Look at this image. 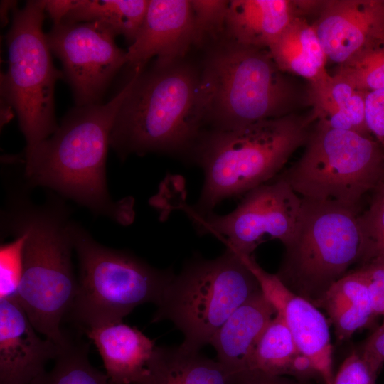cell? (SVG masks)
<instances>
[{
    "label": "cell",
    "mask_w": 384,
    "mask_h": 384,
    "mask_svg": "<svg viewBox=\"0 0 384 384\" xmlns=\"http://www.w3.org/2000/svg\"><path fill=\"white\" fill-rule=\"evenodd\" d=\"M138 73L105 104L75 106L54 133L24 153L23 174L32 188L42 186L122 225L134 219L133 201H114L108 191L106 159L119 110Z\"/></svg>",
    "instance_id": "6da1fadb"
},
{
    "label": "cell",
    "mask_w": 384,
    "mask_h": 384,
    "mask_svg": "<svg viewBox=\"0 0 384 384\" xmlns=\"http://www.w3.org/2000/svg\"><path fill=\"white\" fill-rule=\"evenodd\" d=\"M29 188L21 183L8 189L1 215L4 233L25 236L18 302L37 332L64 347L70 338L61 324L72 309L78 289L71 220L60 201L32 202L26 193Z\"/></svg>",
    "instance_id": "7a4b0ae2"
},
{
    "label": "cell",
    "mask_w": 384,
    "mask_h": 384,
    "mask_svg": "<svg viewBox=\"0 0 384 384\" xmlns=\"http://www.w3.org/2000/svg\"><path fill=\"white\" fill-rule=\"evenodd\" d=\"M315 121L294 113L228 131H205L193 156L204 181L197 203L185 212L212 213L225 199L244 196L277 176L308 139Z\"/></svg>",
    "instance_id": "3957f363"
},
{
    "label": "cell",
    "mask_w": 384,
    "mask_h": 384,
    "mask_svg": "<svg viewBox=\"0 0 384 384\" xmlns=\"http://www.w3.org/2000/svg\"><path fill=\"white\" fill-rule=\"evenodd\" d=\"M201 73L181 60L139 73L114 120L110 146L130 154L191 151L203 131Z\"/></svg>",
    "instance_id": "277c9868"
},
{
    "label": "cell",
    "mask_w": 384,
    "mask_h": 384,
    "mask_svg": "<svg viewBox=\"0 0 384 384\" xmlns=\"http://www.w3.org/2000/svg\"><path fill=\"white\" fill-rule=\"evenodd\" d=\"M287 75L267 48L220 43L201 73L203 127L228 131L294 113L306 94Z\"/></svg>",
    "instance_id": "5b68a950"
},
{
    "label": "cell",
    "mask_w": 384,
    "mask_h": 384,
    "mask_svg": "<svg viewBox=\"0 0 384 384\" xmlns=\"http://www.w3.org/2000/svg\"><path fill=\"white\" fill-rule=\"evenodd\" d=\"M284 248L276 275L318 308L331 287L366 260L360 213L334 202L302 198L297 228Z\"/></svg>",
    "instance_id": "8992f818"
},
{
    "label": "cell",
    "mask_w": 384,
    "mask_h": 384,
    "mask_svg": "<svg viewBox=\"0 0 384 384\" xmlns=\"http://www.w3.org/2000/svg\"><path fill=\"white\" fill-rule=\"evenodd\" d=\"M260 290L241 257L226 248L215 259L188 262L174 274L151 322L171 321L183 336L181 348L199 352L230 314Z\"/></svg>",
    "instance_id": "52a82bcc"
},
{
    "label": "cell",
    "mask_w": 384,
    "mask_h": 384,
    "mask_svg": "<svg viewBox=\"0 0 384 384\" xmlns=\"http://www.w3.org/2000/svg\"><path fill=\"white\" fill-rule=\"evenodd\" d=\"M79 262L77 293L69 316L83 330L122 322L137 306L159 302L174 274L127 252L107 247L71 220Z\"/></svg>",
    "instance_id": "ba28073f"
},
{
    "label": "cell",
    "mask_w": 384,
    "mask_h": 384,
    "mask_svg": "<svg viewBox=\"0 0 384 384\" xmlns=\"http://www.w3.org/2000/svg\"><path fill=\"white\" fill-rule=\"evenodd\" d=\"M304 151L279 175L303 199L358 209L384 180V149L372 136L316 122Z\"/></svg>",
    "instance_id": "9c48e42d"
},
{
    "label": "cell",
    "mask_w": 384,
    "mask_h": 384,
    "mask_svg": "<svg viewBox=\"0 0 384 384\" xmlns=\"http://www.w3.org/2000/svg\"><path fill=\"white\" fill-rule=\"evenodd\" d=\"M44 0H30L12 12L6 36L8 68L1 77V100L16 113L26 142L25 152L46 140L58 128L54 88L64 73L53 64L43 31Z\"/></svg>",
    "instance_id": "30bf717a"
},
{
    "label": "cell",
    "mask_w": 384,
    "mask_h": 384,
    "mask_svg": "<svg viewBox=\"0 0 384 384\" xmlns=\"http://www.w3.org/2000/svg\"><path fill=\"white\" fill-rule=\"evenodd\" d=\"M302 208V198L279 174L244 195L230 213H186L201 234L218 237L226 248L241 255H252L265 238L284 246L292 240Z\"/></svg>",
    "instance_id": "8fae6325"
},
{
    "label": "cell",
    "mask_w": 384,
    "mask_h": 384,
    "mask_svg": "<svg viewBox=\"0 0 384 384\" xmlns=\"http://www.w3.org/2000/svg\"><path fill=\"white\" fill-rule=\"evenodd\" d=\"M46 34L49 48L62 62L76 106L100 103L113 78L127 64V52L115 33L97 21L61 22Z\"/></svg>",
    "instance_id": "7c38bea8"
},
{
    "label": "cell",
    "mask_w": 384,
    "mask_h": 384,
    "mask_svg": "<svg viewBox=\"0 0 384 384\" xmlns=\"http://www.w3.org/2000/svg\"><path fill=\"white\" fill-rule=\"evenodd\" d=\"M257 278L265 297L284 320L302 353L314 364L325 384L334 379L333 346L327 317L310 302L294 294L276 274L265 271L252 255H239Z\"/></svg>",
    "instance_id": "4fadbf2b"
},
{
    "label": "cell",
    "mask_w": 384,
    "mask_h": 384,
    "mask_svg": "<svg viewBox=\"0 0 384 384\" xmlns=\"http://www.w3.org/2000/svg\"><path fill=\"white\" fill-rule=\"evenodd\" d=\"M312 25L327 60L343 65L384 39V0H323Z\"/></svg>",
    "instance_id": "5bb4252c"
},
{
    "label": "cell",
    "mask_w": 384,
    "mask_h": 384,
    "mask_svg": "<svg viewBox=\"0 0 384 384\" xmlns=\"http://www.w3.org/2000/svg\"><path fill=\"white\" fill-rule=\"evenodd\" d=\"M193 44L191 1L151 0L139 33L127 52V65L144 70L156 57L155 65L165 66L181 60Z\"/></svg>",
    "instance_id": "9a60e30c"
},
{
    "label": "cell",
    "mask_w": 384,
    "mask_h": 384,
    "mask_svg": "<svg viewBox=\"0 0 384 384\" xmlns=\"http://www.w3.org/2000/svg\"><path fill=\"white\" fill-rule=\"evenodd\" d=\"M59 350L37 334L17 301L0 299V384H32Z\"/></svg>",
    "instance_id": "2e32d148"
},
{
    "label": "cell",
    "mask_w": 384,
    "mask_h": 384,
    "mask_svg": "<svg viewBox=\"0 0 384 384\" xmlns=\"http://www.w3.org/2000/svg\"><path fill=\"white\" fill-rule=\"evenodd\" d=\"M276 315L272 304L259 291L225 320L210 340L217 361L235 378L250 370L255 346L265 329Z\"/></svg>",
    "instance_id": "e0dca14e"
},
{
    "label": "cell",
    "mask_w": 384,
    "mask_h": 384,
    "mask_svg": "<svg viewBox=\"0 0 384 384\" xmlns=\"http://www.w3.org/2000/svg\"><path fill=\"white\" fill-rule=\"evenodd\" d=\"M95 345L112 384H142L149 373L154 341L122 322L84 330Z\"/></svg>",
    "instance_id": "ac0fdd59"
},
{
    "label": "cell",
    "mask_w": 384,
    "mask_h": 384,
    "mask_svg": "<svg viewBox=\"0 0 384 384\" xmlns=\"http://www.w3.org/2000/svg\"><path fill=\"white\" fill-rule=\"evenodd\" d=\"M297 17H303L297 0H232L225 32L238 43L268 48Z\"/></svg>",
    "instance_id": "d6986e66"
},
{
    "label": "cell",
    "mask_w": 384,
    "mask_h": 384,
    "mask_svg": "<svg viewBox=\"0 0 384 384\" xmlns=\"http://www.w3.org/2000/svg\"><path fill=\"white\" fill-rule=\"evenodd\" d=\"M368 92L335 72L325 79L309 84L306 103L311 107L310 112L315 123L372 136L365 117Z\"/></svg>",
    "instance_id": "ffe728a7"
},
{
    "label": "cell",
    "mask_w": 384,
    "mask_h": 384,
    "mask_svg": "<svg viewBox=\"0 0 384 384\" xmlns=\"http://www.w3.org/2000/svg\"><path fill=\"white\" fill-rule=\"evenodd\" d=\"M267 49L282 71L304 78L309 84L329 75L326 55L313 25L305 17L293 19Z\"/></svg>",
    "instance_id": "44dd1931"
},
{
    "label": "cell",
    "mask_w": 384,
    "mask_h": 384,
    "mask_svg": "<svg viewBox=\"0 0 384 384\" xmlns=\"http://www.w3.org/2000/svg\"><path fill=\"white\" fill-rule=\"evenodd\" d=\"M324 310L338 342L348 341L358 329L368 327L374 315L362 270H350L327 291L318 306Z\"/></svg>",
    "instance_id": "7402d4cb"
},
{
    "label": "cell",
    "mask_w": 384,
    "mask_h": 384,
    "mask_svg": "<svg viewBox=\"0 0 384 384\" xmlns=\"http://www.w3.org/2000/svg\"><path fill=\"white\" fill-rule=\"evenodd\" d=\"M149 373L142 384H233L216 360L181 346H156Z\"/></svg>",
    "instance_id": "603a6c76"
},
{
    "label": "cell",
    "mask_w": 384,
    "mask_h": 384,
    "mask_svg": "<svg viewBox=\"0 0 384 384\" xmlns=\"http://www.w3.org/2000/svg\"><path fill=\"white\" fill-rule=\"evenodd\" d=\"M150 0H78L62 22L97 21L131 44L142 25Z\"/></svg>",
    "instance_id": "cb8c5ba5"
},
{
    "label": "cell",
    "mask_w": 384,
    "mask_h": 384,
    "mask_svg": "<svg viewBox=\"0 0 384 384\" xmlns=\"http://www.w3.org/2000/svg\"><path fill=\"white\" fill-rule=\"evenodd\" d=\"M300 353L284 319L276 314L255 346L250 370L289 376L292 364Z\"/></svg>",
    "instance_id": "d4e9b609"
},
{
    "label": "cell",
    "mask_w": 384,
    "mask_h": 384,
    "mask_svg": "<svg viewBox=\"0 0 384 384\" xmlns=\"http://www.w3.org/2000/svg\"><path fill=\"white\" fill-rule=\"evenodd\" d=\"M54 366L32 384H112L105 373L95 368L89 359V346L73 341L60 347Z\"/></svg>",
    "instance_id": "484cf974"
},
{
    "label": "cell",
    "mask_w": 384,
    "mask_h": 384,
    "mask_svg": "<svg viewBox=\"0 0 384 384\" xmlns=\"http://www.w3.org/2000/svg\"><path fill=\"white\" fill-rule=\"evenodd\" d=\"M336 72L343 75L357 88L371 92L384 89V39L358 53Z\"/></svg>",
    "instance_id": "4316f807"
},
{
    "label": "cell",
    "mask_w": 384,
    "mask_h": 384,
    "mask_svg": "<svg viewBox=\"0 0 384 384\" xmlns=\"http://www.w3.org/2000/svg\"><path fill=\"white\" fill-rule=\"evenodd\" d=\"M229 1L191 0L193 20V43L201 44L217 39L225 31Z\"/></svg>",
    "instance_id": "83f0119b"
},
{
    "label": "cell",
    "mask_w": 384,
    "mask_h": 384,
    "mask_svg": "<svg viewBox=\"0 0 384 384\" xmlns=\"http://www.w3.org/2000/svg\"><path fill=\"white\" fill-rule=\"evenodd\" d=\"M14 239L0 247V299L18 302V289L23 270L25 236L14 235Z\"/></svg>",
    "instance_id": "f1b7e54d"
},
{
    "label": "cell",
    "mask_w": 384,
    "mask_h": 384,
    "mask_svg": "<svg viewBox=\"0 0 384 384\" xmlns=\"http://www.w3.org/2000/svg\"><path fill=\"white\" fill-rule=\"evenodd\" d=\"M360 219L366 242V262L384 254V202L373 197L369 208L360 214Z\"/></svg>",
    "instance_id": "f546056e"
},
{
    "label": "cell",
    "mask_w": 384,
    "mask_h": 384,
    "mask_svg": "<svg viewBox=\"0 0 384 384\" xmlns=\"http://www.w3.org/2000/svg\"><path fill=\"white\" fill-rule=\"evenodd\" d=\"M368 286L372 309L375 317L384 315V254L361 264Z\"/></svg>",
    "instance_id": "4dcf8cb0"
},
{
    "label": "cell",
    "mask_w": 384,
    "mask_h": 384,
    "mask_svg": "<svg viewBox=\"0 0 384 384\" xmlns=\"http://www.w3.org/2000/svg\"><path fill=\"white\" fill-rule=\"evenodd\" d=\"M376 376L360 353L353 351L343 361L331 384H375Z\"/></svg>",
    "instance_id": "1f68e13d"
},
{
    "label": "cell",
    "mask_w": 384,
    "mask_h": 384,
    "mask_svg": "<svg viewBox=\"0 0 384 384\" xmlns=\"http://www.w3.org/2000/svg\"><path fill=\"white\" fill-rule=\"evenodd\" d=\"M365 117L370 134L384 149V89L368 92Z\"/></svg>",
    "instance_id": "d6a6232c"
},
{
    "label": "cell",
    "mask_w": 384,
    "mask_h": 384,
    "mask_svg": "<svg viewBox=\"0 0 384 384\" xmlns=\"http://www.w3.org/2000/svg\"><path fill=\"white\" fill-rule=\"evenodd\" d=\"M359 353L370 370L377 375L384 363V321L367 338Z\"/></svg>",
    "instance_id": "836d02e7"
},
{
    "label": "cell",
    "mask_w": 384,
    "mask_h": 384,
    "mask_svg": "<svg viewBox=\"0 0 384 384\" xmlns=\"http://www.w3.org/2000/svg\"><path fill=\"white\" fill-rule=\"evenodd\" d=\"M233 384H306L286 375H274L250 370L233 378Z\"/></svg>",
    "instance_id": "e575fe53"
},
{
    "label": "cell",
    "mask_w": 384,
    "mask_h": 384,
    "mask_svg": "<svg viewBox=\"0 0 384 384\" xmlns=\"http://www.w3.org/2000/svg\"><path fill=\"white\" fill-rule=\"evenodd\" d=\"M78 0H44L45 11L53 22V26L60 24Z\"/></svg>",
    "instance_id": "d590c367"
},
{
    "label": "cell",
    "mask_w": 384,
    "mask_h": 384,
    "mask_svg": "<svg viewBox=\"0 0 384 384\" xmlns=\"http://www.w3.org/2000/svg\"><path fill=\"white\" fill-rule=\"evenodd\" d=\"M17 7L16 1H1V22L3 26L8 23L9 11H13Z\"/></svg>",
    "instance_id": "8d00e7d4"
},
{
    "label": "cell",
    "mask_w": 384,
    "mask_h": 384,
    "mask_svg": "<svg viewBox=\"0 0 384 384\" xmlns=\"http://www.w3.org/2000/svg\"><path fill=\"white\" fill-rule=\"evenodd\" d=\"M13 107L6 102L1 100V127L8 123L14 117Z\"/></svg>",
    "instance_id": "74e56055"
},
{
    "label": "cell",
    "mask_w": 384,
    "mask_h": 384,
    "mask_svg": "<svg viewBox=\"0 0 384 384\" xmlns=\"http://www.w3.org/2000/svg\"><path fill=\"white\" fill-rule=\"evenodd\" d=\"M374 197L384 202V180H383L380 184L374 190Z\"/></svg>",
    "instance_id": "f35d334b"
},
{
    "label": "cell",
    "mask_w": 384,
    "mask_h": 384,
    "mask_svg": "<svg viewBox=\"0 0 384 384\" xmlns=\"http://www.w3.org/2000/svg\"><path fill=\"white\" fill-rule=\"evenodd\" d=\"M383 316V321H384V315Z\"/></svg>",
    "instance_id": "ab89813d"
}]
</instances>
